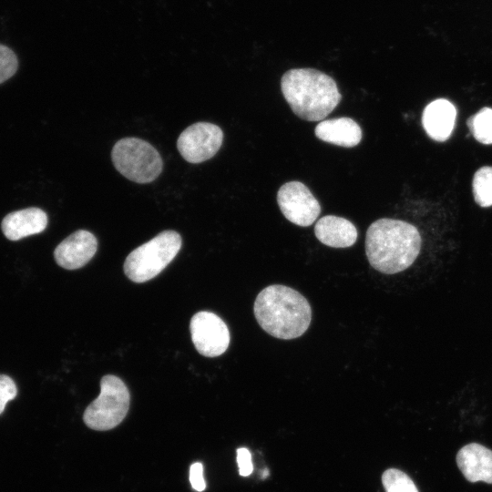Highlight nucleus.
Returning a JSON list of instances; mask_svg holds the SVG:
<instances>
[{
  "label": "nucleus",
  "mask_w": 492,
  "mask_h": 492,
  "mask_svg": "<svg viewBox=\"0 0 492 492\" xmlns=\"http://www.w3.org/2000/svg\"><path fill=\"white\" fill-rule=\"evenodd\" d=\"M421 249V236L412 224L383 218L374 221L365 237V253L370 265L384 274L405 271Z\"/></svg>",
  "instance_id": "obj_1"
},
{
  "label": "nucleus",
  "mask_w": 492,
  "mask_h": 492,
  "mask_svg": "<svg viewBox=\"0 0 492 492\" xmlns=\"http://www.w3.org/2000/svg\"><path fill=\"white\" fill-rule=\"evenodd\" d=\"M259 325L270 335L282 340L302 335L312 320L311 306L296 290L272 284L257 295L253 305Z\"/></svg>",
  "instance_id": "obj_2"
},
{
  "label": "nucleus",
  "mask_w": 492,
  "mask_h": 492,
  "mask_svg": "<svg viewBox=\"0 0 492 492\" xmlns=\"http://www.w3.org/2000/svg\"><path fill=\"white\" fill-rule=\"evenodd\" d=\"M281 88L292 112L307 121L323 120L342 98L334 79L314 68L288 70L282 77Z\"/></svg>",
  "instance_id": "obj_3"
},
{
  "label": "nucleus",
  "mask_w": 492,
  "mask_h": 492,
  "mask_svg": "<svg viewBox=\"0 0 492 492\" xmlns=\"http://www.w3.org/2000/svg\"><path fill=\"white\" fill-rule=\"evenodd\" d=\"M180 247V235L174 231H164L128 255L125 274L135 282L149 281L166 268Z\"/></svg>",
  "instance_id": "obj_4"
},
{
  "label": "nucleus",
  "mask_w": 492,
  "mask_h": 492,
  "mask_svg": "<svg viewBox=\"0 0 492 492\" xmlns=\"http://www.w3.org/2000/svg\"><path fill=\"white\" fill-rule=\"evenodd\" d=\"M111 159L120 174L137 183L155 180L163 169L159 151L146 140L138 138H125L116 142Z\"/></svg>",
  "instance_id": "obj_5"
},
{
  "label": "nucleus",
  "mask_w": 492,
  "mask_h": 492,
  "mask_svg": "<svg viewBox=\"0 0 492 492\" xmlns=\"http://www.w3.org/2000/svg\"><path fill=\"white\" fill-rule=\"evenodd\" d=\"M129 399L128 387L120 378L111 374L103 376L99 395L85 410V424L98 431L116 427L127 415Z\"/></svg>",
  "instance_id": "obj_6"
},
{
  "label": "nucleus",
  "mask_w": 492,
  "mask_h": 492,
  "mask_svg": "<svg viewBox=\"0 0 492 492\" xmlns=\"http://www.w3.org/2000/svg\"><path fill=\"white\" fill-rule=\"evenodd\" d=\"M223 141L221 128L210 122H197L186 128L179 135L177 148L182 158L193 164L211 159Z\"/></svg>",
  "instance_id": "obj_7"
},
{
  "label": "nucleus",
  "mask_w": 492,
  "mask_h": 492,
  "mask_svg": "<svg viewBox=\"0 0 492 492\" xmlns=\"http://www.w3.org/2000/svg\"><path fill=\"white\" fill-rule=\"evenodd\" d=\"M277 202L284 217L298 226L312 225L321 213L319 201L300 181H289L281 186Z\"/></svg>",
  "instance_id": "obj_8"
},
{
  "label": "nucleus",
  "mask_w": 492,
  "mask_h": 492,
  "mask_svg": "<svg viewBox=\"0 0 492 492\" xmlns=\"http://www.w3.org/2000/svg\"><path fill=\"white\" fill-rule=\"evenodd\" d=\"M190 329L197 351L204 356H219L229 347L228 326L213 313L202 311L194 314L190 320Z\"/></svg>",
  "instance_id": "obj_9"
},
{
  "label": "nucleus",
  "mask_w": 492,
  "mask_h": 492,
  "mask_svg": "<svg viewBox=\"0 0 492 492\" xmlns=\"http://www.w3.org/2000/svg\"><path fill=\"white\" fill-rule=\"evenodd\" d=\"M97 249V241L94 234L78 230L56 246L54 257L62 268L75 270L86 265L95 255Z\"/></svg>",
  "instance_id": "obj_10"
},
{
  "label": "nucleus",
  "mask_w": 492,
  "mask_h": 492,
  "mask_svg": "<svg viewBox=\"0 0 492 492\" xmlns=\"http://www.w3.org/2000/svg\"><path fill=\"white\" fill-rule=\"evenodd\" d=\"M456 463L464 477L470 482L492 484V451L482 445L471 443L456 455Z\"/></svg>",
  "instance_id": "obj_11"
},
{
  "label": "nucleus",
  "mask_w": 492,
  "mask_h": 492,
  "mask_svg": "<svg viewBox=\"0 0 492 492\" xmlns=\"http://www.w3.org/2000/svg\"><path fill=\"white\" fill-rule=\"evenodd\" d=\"M456 108L445 98L429 103L422 115V125L427 135L436 141H446L456 124Z\"/></svg>",
  "instance_id": "obj_12"
},
{
  "label": "nucleus",
  "mask_w": 492,
  "mask_h": 492,
  "mask_svg": "<svg viewBox=\"0 0 492 492\" xmlns=\"http://www.w3.org/2000/svg\"><path fill=\"white\" fill-rule=\"evenodd\" d=\"M47 215L39 208H27L8 213L2 220L4 235L10 241L42 232L47 226Z\"/></svg>",
  "instance_id": "obj_13"
},
{
  "label": "nucleus",
  "mask_w": 492,
  "mask_h": 492,
  "mask_svg": "<svg viewBox=\"0 0 492 492\" xmlns=\"http://www.w3.org/2000/svg\"><path fill=\"white\" fill-rule=\"evenodd\" d=\"M314 233L319 241L333 248L351 247L357 240L355 226L350 220L334 215L318 220Z\"/></svg>",
  "instance_id": "obj_14"
},
{
  "label": "nucleus",
  "mask_w": 492,
  "mask_h": 492,
  "mask_svg": "<svg viewBox=\"0 0 492 492\" xmlns=\"http://www.w3.org/2000/svg\"><path fill=\"white\" fill-rule=\"evenodd\" d=\"M314 132L319 139L343 148L355 147L362 139L360 126L346 117L323 120Z\"/></svg>",
  "instance_id": "obj_15"
},
{
  "label": "nucleus",
  "mask_w": 492,
  "mask_h": 492,
  "mask_svg": "<svg viewBox=\"0 0 492 492\" xmlns=\"http://www.w3.org/2000/svg\"><path fill=\"white\" fill-rule=\"evenodd\" d=\"M475 201L483 208L492 206V167L478 169L472 181Z\"/></svg>",
  "instance_id": "obj_16"
},
{
  "label": "nucleus",
  "mask_w": 492,
  "mask_h": 492,
  "mask_svg": "<svg viewBox=\"0 0 492 492\" xmlns=\"http://www.w3.org/2000/svg\"><path fill=\"white\" fill-rule=\"evenodd\" d=\"M474 138L482 144H492V108H483L467 119Z\"/></svg>",
  "instance_id": "obj_17"
},
{
  "label": "nucleus",
  "mask_w": 492,
  "mask_h": 492,
  "mask_svg": "<svg viewBox=\"0 0 492 492\" xmlns=\"http://www.w3.org/2000/svg\"><path fill=\"white\" fill-rule=\"evenodd\" d=\"M382 483L385 492H418L413 480L396 468L385 470L382 476Z\"/></svg>",
  "instance_id": "obj_18"
},
{
  "label": "nucleus",
  "mask_w": 492,
  "mask_h": 492,
  "mask_svg": "<svg viewBox=\"0 0 492 492\" xmlns=\"http://www.w3.org/2000/svg\"><path fill=\"white\" fill-rule=\"evenodd\" d=\"M17 68L16 55L6 46L0 44V84L13 77Z\"/></svg>",
  "instance_id": "obj_19"
},
{
  "label": "nucleus",
  "mask_w": 492,
  "mask_h": 492,
  "mask_svg": "<svg viewBox=\"0 0 492 492\" xmlns=\"http://www.w3.org/2000/svg\"><path fill=\"white\" fill-rule=\"evenodd\" d=\"M17 394L15 382L5 374H0V415L4 412L7 402L13 400Z\"/></svg>",
  "instance_id": "obj_20"
},
{
  "label": "nucleus",
  "mask_w": 492,
  "mask_h": 492,
  "mask_svg": "<svg viewBox=\"0 0 492 492\" xmlns=\"http://www.w3.org/2000/svg\"><path fill=\"white\" fill-rule=\"evenodd\" d=\"M237 463L241 477H248L253 471L251 454L246 447L237 449Z\"/></svg>",
  "instance_id": "obj_21"
},
{
  "label": "nucleus",
  "mask_w": 492,
  "mask_h": 492,
  "mask_svg": "<svg viewBox=\"0 0 492 492\" xmlns=\"http://www.w3.org/2000/svg\"><path fill=\"white\" fill-rule=\"evenodd\" d=\"M190 481L191 487L199 492H201L205 489L206 484L203 477V466L201 463H194L191 465L190 469Z\"/></svg>",
  "instance_id": "obj_22"
}]
</instances>
